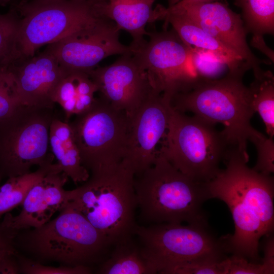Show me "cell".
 Listing matches in <instances>:
<instances>
[{
  "instance_id": "obj_1",
  "label": "cell",
  "mask_w": 274,
  "mask_h": 274,
  "mask_svg": "<svg viewBox=\"0 0 274 274\" xmlns=\"http://www.w3.org/2000/svg\"><path fill=\"white\" fill-rule=\"evenodd\" d=\"M249 159L248 152L231 147L225 168L205 184L209 199L224 202L231 213L234 232L223 235L228 253L261 263L260 239L274 230V179L249 167Z\"/></svg>"
},
{
  "instance_id": "obj_17",
  "label": "cell",
  "mask_w": 274,
  "mask_h": 274,
  "mask_svg": "<svg viewBox=\"0 0 274 274\" xmlns=\"http://www.w3.org/2000/svg\"><path fill=\"white\" fill-rule=\"evenodd\" d=\"M6 67L14 78L23 105L55 108L53 93L66 73L47 48L38 55L16 60Z\"/></svg>"
},
{
  "instance_id": "obj_5",
  "label": "cell",
  "mask_w": 274,
  "mask_h": 274,
  "mask_svg": "<svg viewBox=\"0 0 274 274\" xmlns=\"http://www.w3.org/2000/svg\"><path fill=\"white\" fill-rule=\"evenodd\" d=\"M245 73L229 72L220 79L199 78L190 89L174 95L170 106L214 124H222L230 145L248 152V138L254 128L250 122L255 112L249 88L243 81Z\"/></svg>"
},
{
  "instance_id": "obj_34",
  "label": "cell",
  "mask_w": 274,
  "mask_h": 274,
  "mask_svg": "<svg viewBox=\"0 0 274 274\" xmlns=\"http://www.w3.org/2000/svg\"><path fill=\"white\" fill-rule=\"evenodd\" d=\"M16 253L6 254L0 261V274L20 273V267Z\"/></svg>"
},
{
  "instance_id": "obj_13",
  "label": "cell",
  "mask_w": 274,
  "mask_h": 274,
  "mask_svg": "<svg viewBox=\"0 0 274 274\" xmlns=\"http://www.w3.org/2000/svg\"><path fill=\"white\" fill-rule=\"evenodd\" d=\"M120 30L108 19L85 32L49 44L46 48L55 56L65 73H87L110 56L132 54V47L120 42Z\"/></svg>"
},
{
  "instance_id": "obj_33",
  "label": "cell",
  "mask_w": 274,
  "mask_h": 274,
  "mask_svg": "<svg viewBox=\"0 0 274 274\" xmlns=\"http://www.w3.org/2000/svg\"><path fill=\"white\" fill-rule=\"evenodd\" d=\"M262 243L261 248L264 257L261 260V264L264 269V274L274 273V235L271 233L264 235Z\"/></svg>"
},
{
  "instance_id": "obj_8",
  "label": "cell",
  "mask_w": 274,
  "mask_h": 274,
  "mask_svg": "<svg viewBox=\"0 0 274 274\" xmlns=\"http://www.w3.org/2000/svg\"><path fill=\"white\" fill-rule=\"evenodd\" d=\"M142 253L157 273L188 261L204 258H226L223 236L218 237L208 224L161 223L136 225Z\"/></svg>"
},
{
  "instance_id": "obj_3",
  "label": "cell",
  "mask_w": 274,
  "mask_h": 274,
  "mask_svg": "<svg viewBox=\"0 0 274 274\" xmlns=\"http://www.w3.org/2000/svg\"><path fill=\"white\" fill-rule=\"evenodd\" d=\"M134 187L142 225L208 224L203 204L209 199L205 183L174 166L161 154L134 176Z\"/></svg>"
},
{
  "instance_id": "obj_6",
  "label": "cell",
  "mask_w": 274,
  "mask_h": 274,
  "mask_svg": "<svg viewBox=\"0 0 274 274\" xmlns=\"http://www.w3.org/2000/svg\"><path fill=\"white\" fill-rule=\"evenodd\" d=\"M19 18L14 61L66 37L85 32L108 19L96 12L92 0H21L13 3Z\"/></svg>"
},
{
  "instance_id": "obj_29",
  "label": "cell",
  "mask_w": 274,
  "mask_h": 274,
  "mask_svg": "<svg viewBox=\"0 0 274 274\" xmlns=\"http://www.w3.org/2000/svg\"><path fill=\"white\" fill-rule=\"evenodd\" d=\"M225 259L204 258L186 261L170 267L164 274H225Z\"/></svg>"
},
{
  "instance_id": "obj_39",
  "label": "cell",
  "mask_w": 274,
  "mask_h": 274,
  "mask_svg": "<svg viewBox=\"0 0 274 274\" xmlns=\"http://www.w3.org/2000/svg\"><path fill=\"white\" fill-rule=\"evenodd\" d=\"M9 253H12V252H9L5 251H1L0 250V261L1 259L4 257V256Z\"/></svg>"
},
{
  "instance_id": "obj_19",
  "label": "cell",
  "mask_w": 274,
  "mask_h": 274,
  "mask_svg": "<svg viewBox=\"0 0 274 274\" xmlns=\"http://www.w3.org/2000/svg\"><path fill=\"white\" fill-rule=\"evenodd\" d=\"M163 29L170 24L180 39L191 49L210 53L225 64L229 72H246L249 65L236 53L207 33L182 13H166Z\"/></svg>"
},
{
  "instance_id": "obj_25",
  "label": "cell",
  "mask_w": 274,
  "mask_h": 274,
  "mask_svg": "<svg viewBox=\"0 0 274 274\" xmlns=\"http://www.w3.org/2000/svg\"><path fill=\"white\" fill-rule=\"evenodd\" d=\"M242 11L243 21L253 36L274 32V0H235Z\"/></svg>"
},
{
  "instance_id": "obj_28",
  "label": "cell",
  "mask_w": 274,
  "mask_h": 274,
  "mask_svg": "<svg viewBox=\"0 0 274 274\" xmlns=\"http://www.w3.org/2000/svg\"><path fill=\"white\" fill-rule=\"evenodd\" d=\"M22 105L12 73L6 67H0V120Z\"/></svg>"
},
{
  "instance_id": "obj_14",
  "label": "cell",
  "mask_w": 274,
  "mask_h": 274,
  "mask_svg": "<svg viewBox=\"0 0 274 274\" xmlns=\"http://www.w3.org/2000/svg\"><path fill=\"white\" fill-rule=\"evenodd\" d=\"M97 87L98 97L117 110L132 115L154 91L146 73L130 54L113 63L87 73Z\"/></svg>"
},
{
  "instance_id": "obj_18",
  "label": "cell",
  "mask_w": 274,
  "mask_h": 274,
  "mask_svg": "<svg viewBox=\"0 0 274 274\" xmlns=\"http://www.w3.org/2000/svg\"><path fill=\"white\" fill-rule=\"evenodd\" d=\"M156 0H93L94 8L101 17L114 22L120 30L128 32L132 37L130 45L133 50L143 44L144 36L149 32V23L163 20L165 8L157 5L153 9Z\"/></svg>"
},
{
  "instance_id": "obj_2",
  "label": "cell",
  "mask_w": 274,
  "mask_h": 274,
  "mask_svg": "<svg viewBox=\"0 0 274 274\" xmlns=\"http://www.w3.org/2000/svg\"><path fill=\"white\" fill-rule=\"evenodd\" d=\"M11 241L18 252L37 262L91 268L106 260L113 246L101 231L67 204L55 219L20 230Z\"/></svg>"
},
{
  "instance_id": "obj_12",
  "label": "cell",
  "mask_w": 274,
  "mask_h": 274,
  "mask_svg": "<svg viewBox=\"0 0 274 274\" xmlns=\"http://www.w3.org/2000/svg\"><path fill=\"white\" fill-rule=\"evenodd\" d=\"M170 101L153 91L129 117V127L123 160L137 176L155 161L167 130Z\"/></svg>"
},
{
  "instance_id": "obj_38",
  "label": "cell",
  "mask_w": 274,
  "mask_h": 274,
  "mask_svg": "<svg viewBox=\"0 0 274 274\" xmlns=\"http://www.w3.org/2000/svg\"><path fill=\"white\" fill-rule=\"evenodd\" d=\"M181 1V0H167L168 3V7H172V6L176 5V4H177L178 3L180 2Z\"/></svg>"
},
{
  "instance_id": "obj_20",
  "label": "cell",
  "mask_w": 274,
  "mask_h": 274,
  "mask_svg": "<svg viewBox=\"0 0 274 274\" xmlns=\"http://www.w3.org/2000/svg\"><path fill=\"white\" fill-rule=\"evenodd\" d=\"M51 151L61 170L75 184L83 183L90 177L82 165L79 151L68 122L55 117L50 126Z\"/></svg>"
},
{
  "instance_id": "obj_11",
  "label": "cell",
  "mask_w": 274,
  "mask_h": 274,
  "mask_svg": "<svg viewBox=\"0 0 274 274\" xmlns=\"http://www.w3.org/2000/svg\"><path fill=\"white\" fill-rule=\"evenodd\" d=\"M148 36L149 41L134 49L132 56L146 73L153 90L170 101L199 78L192 64V50L173 29L150 32Z\"/></svg>"
},
{
  "instance_id": "obj_31",
  "label": "cell",
  "mask_w": 274,
  "mask_h": 274,
  "mask_svg": "<svg viewBox=\"0 0 274 274\" xmlns=\"http://www.w3.org/2000/svg\"><path fill=\"white\" fill-rule=\"evenodd\" d=\"M192 50L191 59L194 68L201 78L215 79L225 64L213 55L202 51Z\"/></svg>"
},
{
  "instance_id": "obj_15",
  "label": "cell",
  "mask_w": 274,
  "mask_h": 274,
  "mask_svg": "<svg viewBox=\"0 0 274 274\" xmlns=\"http://www.w3.org/2000/svg\"><path fill=\"white\" fill-rule=\"evenodd\" d=\"M166 13H182L203 30L219 40L238 55L256 74L263 70L261 64H268L257 57L250 49L246 40L247 31L241 16L218 2L189 5Z\"/></svg>"
},
{
  "instance_id": "obj_7",
  "label": "cell",
  "mask_w": 274,
  "mask_h": 274,
  "mask_svg": "<svg viewBox=\"0 0 274 274\" xmlns=\"http://www.w3.org/2000/svg\"><path fill=\"white\" fill-rule=\"evenodd\" d=\"M232 146L215 124L187 116L171 106L167 130L159 153L184 174L206 183L221 170L220 164Z\"/></svg>"
},
{
  "instance_id": "obj_4",
  "label": "cell",
  "mask_w": 274,
  "mask_h": 274,
  "mask_svg": "<svg viewBox=\"0 0 274 274\" xmlns=\"http://www.w3.org/2000/svg\"><path fill=\"white\" fill-rule=\"evenodd\" d=\"M134 176L123 161L91 174L81 186L69 190L66 204L101 231L113 246L134 235L137 225Z\"/></svg>"
},
{
  "instance_id": "obj_22",
  "label": "cell",
  "mask_w": 274,
  "mask_h": 274,
  "mask_svg": "<svg viewBox=\"0 0 274 274\" xmlns=\"http://www.w3.org/2000/svg\"><path fill=\"white\" fill-rule=\"evenodd\" d=\"M133 236L113 245L112 251L98 266V273H157L144 256L139 243L134 241Z\"/></svg>"
},
{
  "instance_id": "obj_9",
  "label": "cell",
  "mask_w": 274,
  "mask_h": 274,
  "mask_svg": "<svg viewBox=\"0 0 274 274\" xmlns=\"http://www.w3.org/2000/svg\"><path fill=\"white\" fill-rule=\"evenodd\" d=\"M54 109L22 105L0 120V181L21 176L53 163L50 126Z\"/></svg>"
},
{
  "instance_id": "obj_23",
  "label": "cell",
  "mask_w": 274,
  "mask_h": 274,
  "mask_svg": "<svg viewBox=\"0 0 274 274\" xmlns=\"http://www.w3.org/2000/svg\"><path fill=\"white\" fill-rule=\"evenodd\" d=\"M57 169L61 170L57 163H53L39 167L35 172L8 178L0 186V217L21 205L30 188L45 175Z\"/></svg>"
},
{
  "instance_id": "obj_37",
  "label": "cell",
  "mask_w": 274,
  "mask_h": 274,
  "mask_svg": "<svg viewBox=\"0 0 274 274\" xmlns=\"http://www.w3.org/2000/svg\"><path fill=\"white\" fill-rule=\"evenodd\" d=\"M218 1L219 0H181L176 5L172 7H168L167 8L172 10H177L189 5L198 3L215 2H218Z\"/></svg>"
},
{
  "instance_id": "obj_21",
  "label": "cell",
  "mask_w": 274,
  "mask_h": 274,
  "mask_svg": "<svg viewBox=\"0 0 274 274\" xmlns=\"http://www.w3.org/2000/svg\"><path fill=\"white\" fill-rule=\"evenodd\" d=\"M97 87L88 74L82 72L66 73L53 96L55 104L63 109L65 121L89 109L94 102Z\"/></svg>"
},
{
  "instance_id": "obj_35",
  "label": "cell",
  "mask_w": 274,
  "mask_h": 274,
  "mask_svg": "<svg viewBox=\"0 0 274 274\" xmlns=\"http://www.w3.org/2000/svg\"><path fill=\"white\" fill-rule=\"evenodd\" d=\"M251 44L253 47L257 48L266 55L273 62V51L267 46L263 37L253 36L251 41Z\"/></svg>"
},
{
  "instance_id": "obj_32",
  "label": "cell",
  "mask_w": 274,
  "mask_h": 274,
  "mask_svg": "<svg viewBox=\"0 0 274 274\" xmlns=\"http://www.w3.org/2000/svg\"><path fill=\"white\" fill-rule=\"evenodd\" d=\"M225 274H264L261 263H253L233 254L225 259Z\"/></svg>"
},
{
  "instance_id": "obj_27",
  "label": "cell",
  "mask_w": 274,
  "mask_h": 274,
  "mask_svg": "<svg viewBox=\"0 0 274 274\" xmlns=\"http://www.w3.org/2000/svg\"><path fill=\"white\" fill-rule=\"evenodd\" d=\"M248 140L254 145L257 153L256 163L253 169L262 174L271 175L274 172L273 138L267 137L254 128Z\"/></svg>"
},
{
  "instance_id": "obj_26",
  "label": "cell",
  "mask_w": 274,
  "mask_h": 274,
  "mask_svg": "<svg viewBox=\"0 0 274 274\" xmlns=\"http://www.w3.org/2000/svg\"><path fill=\"white\" fill-rule=\"evenodd\" d=\"M19 22V16L13 8L0 14V67H7L15 60Z\"/></svg>"
},
{
  "instance_id": "obj_10",
  "label": "cell",
  "mask_w": 274,
  "mask_h": 274,
  "mask_svg": "<svg viewBox=\"0 0 274 274\" xmlns=\"http://www.w3.org/2000/svg\"><path fill=\"white\" fill-rule=\"evenodd\" d=\"M70 122L82 165L90 175L117 166L125 157L129 117L99 97Z\"/></svg>"
},
{
  "instance_id": "obj_40",
  "label": "cell",
  "mask_w": 274,
  "mask_h": 274,
  "mask_svg": "<svg viewBox=\"0 0 274 274\" xmlns=\"http://www.w3.org/2000/svg\"><path fill=\"white\" fill-rule=\"evenodd\" d=\"M11 0H0V5L5 6Z\"/></svg>"
},
{
  "instance_id": "obj_36",
  "label": "cell",
  "mask_w": 274,
  "mask_h": 274,
  "mask_svg": "<svg viewBox=\"0 0 274 274\" xmlns=\"http://www.w3.org/2000/svg\"><path fill=\"white\" fill-rule=\"evenodd\" d=\"M0 250L9 252H18L14 247L12 241L0 230Z\"/></svg>"
},
{
  "instance_id": "obj_30",
  "label": "cell",
  "mask_w": 274,
  "mask_h": 274,
  "mask_svg": "<svg viewBox=\"0 0 274 274\" xmlns=\"http://www.w3.org/2000/svg\"><path fill=\"white\" fill-rule=\"evenodd\" d=\"M17 257L20 267V273L25 274H89L92 268L84 267H69L47 265L33 260L18 252Z\"/></svg>"
},
{
  "instance_id": "obj_16",
  "label": "cell",
  "mask_w": 274,
  "mask_h": 274,
  "mask_svg": "<svg viewBox=\"0 0 274 274\" xmlns=\"http://www.w3.org/2000/svg\"><path fill=\"white\" fill-rule=\"evenodd\" d=\"M68 178L60 169L45 175L29 190L18 215L6 214L0 230L11 239L20 230L38 228L50 221L68 201L69 190L64 188Z\"/></svg>"
},
{
  "instance_id": "obj_24",
  "label": "cell",
  "mask_w": 274,
  "mask_h": 274,
  "mask_svg": "<svg viewBox=\"0 0 274 274\" xmlns=\"http://www.w3.org/2000/svg\"><path fill=\"white\" fill-rule=\"evenodd\" d=\"M248 87L252 107L261 117L270 138L274 135V77L270 71L254 75Z\"/></svg>"
}]
</instances>
